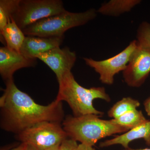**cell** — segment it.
<instances>
[{"mask_svg":"<svg viewBox=\"0 0 150 150\" xmlns=\"http://www.w3.org/2000/svg\"><path fill=\"white\" fill-rule=\"evenodd\" d=\"M145 111L148 115L150 116V97L145 100L144 103Z\"/></svg>","mask_w":150,"mask_h":150,"instance_id":"obj_20","label":"cell"},{"mask_svg":"<svg viewBox=\"0 0 150 150\" xmlns=\"http://www.w3.org/2000/svg\"><path fill=\"white\" fill-rule=\"evenodd\" d=\"M36 59L25 57L20 52L11 50L7 46L0 48V74L5 82L13 79L16 71L28 67H35Z\"/></svg>","mask_w":150,"mask_h":150,"instance_id":"obj_10","label":"cell"},{"mask_svg":"<svg viewBox=\"0 0 150 150\" xmlns=\"http://www.w3.org/2000/svg\"><path fill=\"white\" fill-rule=\"evenodd\" d=\"M137 40V48L123 71L124 82L134 88L141 86L150 73V46Z\"/></svg>","mask_w":150,"mask_h":150,"instance_id":"obj_8","label":"cell"},{"mask_svg":"<svg viewBox=\"0 0 150 150\" xmlns=\"http://www.w3.org/2000/svg\"><path fill=\"white\" fill-rule=\"evenodd\" d=\"M140 104L139 101L137 99L130 97L123 98L113 105L108 112V115L112 119L117 118L129 111L137 109Z\"/></svg>","mask_w":150,"mask_h":150,"instance_id":"obj_16","label":"cell"},{"mask_svg":"<svg viewBox=\"0 0 150 150\" xmlns=\"http://www.w3.org/2000/svg\"><path fill=\"white\" fill-rule=\"evenodd\" d=\"M79 150H96L93 146L80 144L79 145Z\"/></svg>","mask_w":150,"mask_h":150,"instance_id":"obj_21","label":"cell"},{"mask_svg":"<svg viewBox=\"0 0 150 150\" xmlns=\"http://www.w3.org/2000/svg\"><path fill=\"white\" fill-rule=\"evenodd\" d=\"M0 33L6 43V46L11 50L20 52L25 35L11 17L7 24L0 30Z\"/></svg>","mask_w":150,"mask_h":150,"instance_id":"obj_13","label":"cell"},{"mask_svg":"<svg viewBox=\"0 0 150 150\" xmlns=\"http://www.w3.org/2000/svg\"><path fill=\"white\" fill-rule=\"evenodd\" d=\"M110 121L114 124L125 127L130 130L145 123L148 120L141 110L136 109L118 118L110 119Z\"/></svg>","mask_w":150,"mask_h":150,"instance_id":"obj_15","label":"cell"},{"mask_svg":"<svg viewBox=\"0 0 150 150\" xmlns=\"http://www.w3.org/2000/svg\"><path fill=\"white\" fill-rule=\"evenodd\" d=\"M20 1H0V30L7 24L9 20L16 10Z\"/></svg>","mask_w":150,"mask_h":150,"instance_id":"obj_17","label":"cell"},{"mask_svg":"<svg viewBox=\"0 0 150 150\" xmlns=\"http://www.w3.org/2000/svg\"><path fill=\"white\" fill-rule=\"evenodd\" d=\"M138 40L146 43L150 46V23L143 22L139 26L137 31Z\"/></svg>","mask_w":150,"mask_h":150,"instance_id":"obj_18","label":"cell"},{"mask_svg":"<svg viewBox=\"0 0 150 150\" xmlns=\"http://www.w3.org/2000/svg\"><path fill=\"white\" fill-rule=\"evenodd\" d=\"M64 38V36L54 37L26 36L21 48L20 53L27 58L36 59V56L39 54L60 47Z\"/></svg>","mask_w":150,"mask_h":150,"instance_id":"obj_11","label":"cell"},{"mask_svg":"<svg viewBox=\"0 0 150 150\" xmlns=\"http://www.w3.org/2000/svg\"><path fill=\"white\" fill-rule=\"evenodd\" d=\"M36 59L47 65L55 73L59 80L66 73L71 71L76 63V55L68 47H59L39 54Z\"/></svg>","mask_w":150,"mask_h":150,"instance_id":"obj_9","label":"cell"},{"mask_svg":"<svg viewBox=\"0 0 150 150\" xmlns=\"http://www.w3.org/2000/svg\"><path fill=\"white\" fill-rule=\"evenodd\" d=\"M58 81L59 91L56 100L67 102L74 116L95 114L101 116L103 112L94 107L93 100L100 99L107 102L111 100L104 87L84 88L78 83L71 71L66 73Z\"/></svg>","mask_w":150,"mask_h":150,"instance_id":"obj_2","label":"cell"},{"mask_svg":"<svg viewBox=\"0 0 150 150\" xmlns=\"http://www.w3.org/2000/svg\"><path fill=\"white\" fill-rule=\"evenodd\" d=\"M100 117L95 114L67 115L62 125L68 138L93 147L103 138L129 131L125 127L112 123L110 120H103Z\"/></svg>","mask_w":150,"mask_h":150,"instance_id":"obj_3","label":"cell"},{"mask_svg":"<svg viewBox=\"0 0 150 150\" xmlns=\"http://www.w3.org/2000/svg\"><path fill=\"white\" fill-rule=\"evenodd\" d=\"M95 9L80 13L65 11L36 22L23 30L25 36L62 37L68 30L86 24L96 17Z\"/></svg>","mask_w":150,"mask_h":150,"instance_id":"obj_4","label":"cell"},{"mask_svg":"<svg viewBox=\"0 0 150 150\" xmlns=\"http://www.w3.org/2000/svg\"><path fill=\"white\" fill-rule=\"evenodd\" d=\"M143 139L148 146H150V121L148 120L136 128L110 139L105 140L100 144V148L108 147L120 145L124 149L129 148V145L134 140Z\"/></svg>","mask_w":150,"mask_h":150,"instance_id":"obj_12","label":"cell"},{"mask_svg":"<svg viewBox=\"0 0 150 150\" xmlns=\"http://www.w3.org/2000/svg\"><path fill=\"white\" fill-rule=\"evenodd\" d=\"M46 150H61V149H60V146H59L51 148V149H49Z\"/></svg>","mask_w":150,"mask_h":150,"instance_id":"obj_25","label":"cell"},{"mask_svg":"<svg viewBox=\"0 0 150 150\" xmlns=\"http://www.w3.org/2000/svg\"><path fill=\"white\" fill-rule=\"evenodd\" d=\"M61 0H21L12 17L22 30L66 11Z\"/></svg>","mask_w":150,"mask_h":150,"instance_id":"obj_6","label":"cell"},{"mask_svg":"<svg viewBox=\"0 0 150 150\" xmlns=\"http://www.w3.org/2000/svg\"><path fill=\"white\" fill-rule=\"evenodd\" d=\"M67 138L62 123L48 121L38 123L16 135L18 141L37 150L59 146Z\"/></svg>","mask_w":150,"mask_h":150,"instance_id":"obj_5","label":"cell"},{"mask_svg":"<svg viewBox=\"0 0 150 150\" xmlns=\"http://www.w3.org/2000/svg\"><path fill=\"white\" fill-rule=\"evenodd\" d=\"M124 150H150V148H145V149H134L129 147L127 148V149H124Z\"/></svg>","mask_w":150,"mask_h":150,"instance_id":"obj_24","label":"cell"},{"mask_svg":"<svg viewBox=\"0 0 150 150\" xmlns=\"http://www.w3.org/2000/svg\"><path fill=\"white\" fill-rule=\"evenodd\" d=\"M140 2L139 0H111L102 5L97 12L105 16H118L130 11Z\"/></svg>","mask_w":150,"mask_h":150,"instance_id":"obj_14","label":"cell"},{"mask_svg":"<svg viewBox=\"0 0 150 150\" xmlns=\"http://www.w3.org/2000/svg\"><path fill=\"white\" fill-rule=\"evenodd\" d=\"M26 144H23V143H21L18 146H17L14 148H13L11 150H23L25 148L26 146Z\"/></svg>","mask_w":150,"mask_h":150,"instance_id":"obj_22","label":"cell"},{"mask_svg":"<svg viewBox=\"0 0 150 150\" xmlns=\"http://www.w3.org/2000/svg\"><path fill=\"white\" fill-rule=\"evenodd\" d=\"M77 142L72 139L67 138L60 145L61 150H79Z\"/></svg>","mask_w":150,"mask_h":150,"instance_id":"obj_19","label":"cell"},{"mask_svg":"<svg viewBox=\"0 0 150 150\" xmlns=\"http://www.w3.org/2000/svg\"><path fill=\"white\" fill-rule=\"evenodd\" d=\"M37 150L35 149V148L32 146H30L26 144V146L24 150Z\"/></svg>","mask_w":150,"mask_h":150,"instance_id":"obj_23","label":"cell"},{"mask_svg":"<svg viewBox=\"0 0 150 150\" xmlns=\"http://www.w3.org/2000/svg\"><path fill=\"white\" fill-rule=\"evenodd\" d=\"M5 84L0 98V126L4 131L16 135L42 122L64 121L62 102L55 100L48 105L38 104L18 88L13 79Z\"/></svg>","mask_w":150,"mask_h":150,"instance_id":"obj_1","label":"cell"},{"mask_svg":"<svg viewBox=\"0 0 150 150\" xmlns=\"http://www.w3.org/2000/svg\"><path fill=\"white\" fill-rule=\"evenodd\" d=\"M137 45V40H133L119 54L103 61H96L91 58L83 59L86 64L93 69L99 75L101 83L111 85L114 83V76L126 69Z\"/></svg>","mask_w":150,"mask_h":150,"instance_id":"obj_7","label":"cell"}]
</instances>
